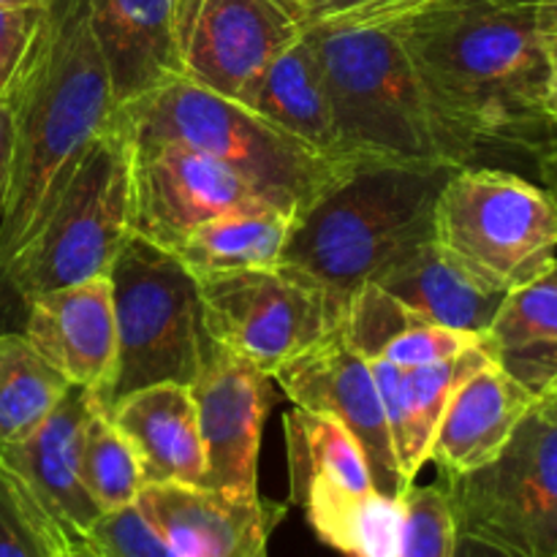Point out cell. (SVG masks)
<instances>
[{"label": "cell", "instance_id": "obj_27", "mask_svg": "<svg viewBox=\"0 0 557 557\" xmlns=\"http://www.w3.org/2000/svg\"><path fill=\"white\" fill-rule=\"evenodd\" d=\"M79 479L101 515L134 506L145 487L136 451L101 408L90 413L82 430Z\"/></svg>", "mask_w": 557, "mask_h": 557}, {"label": "cell", "instance_id": "obj_15", "mask_svg": "<svg viewBox=\"0 0 557 557\" xmlns=\"http://www.w3.org/2000/svg\"><path fill=\"white\" fill-rule=\"evenodd\" d=\"M25 310L22 335L71 386L90 389L101 408L117 370V326L109 275L38 294Z\"/></svg>", "mask_w": 557, "mask_h": 557}, {"label": "cell", "instance_id": "obj_4", "mask_svg": "<svg viewBox=\"0 0 557 557\" xmlns=\"http://www.w3.org/2000/svg\"><path fill=\"white\" fill-rule=\"evenodd\" d=\"M131 141H180L226 166L272 205L302 215L359 158H330L245 103L190 79L169 82L114 109Z\"/></svg>", "mask_w": 557, "mask_h": 557}, {"label": "cell", "instance_id": "obj_41", "mask_svg": "<svg viewBox=\"0 0 557 557\" xmlns=\"http://www.w3.org/2000/svg\"><path fill=\"white\" fill-rule=\"evenodd\" d=\"M60 557H103V555L98 553V549H92L87 542H74L71 547L63 549V555Z\"/></svg>", "mask_w": 557, "mask_h": 557}, {"label": "cell", "instance_id": "obj_6", "mask_svg": "<svg viewBox=\"0 0 557 557\" xmlns=\"http://www.w3.org/2000/svg\"><path fill=\"white\" fill-rule=\"evenodd\" d=\"M433 243L473 283L509 294L557 259V201L500 166H460L433 210Z\"/></svg>", "mask_w": 557, "mask_h": 557}, {"label": "cell", "instance_id": "obj_3", "mask_svg": "<svg viewBox=\"0 0 557 557\" xmlns=\"http://www.w3.org/2000/svg\"><path fill=\"white\" fill-rule=\"evenodd\" d=\"M460 166L359 161L297 215L281 264L319 283L346 310L395 256L433 237V210Z\"/></svg>", "mask_w": 557, "mask_h": 557}, {"label": "cell", "instance_id": "obj_24", "mask_svg": "<svg viewBox=\"0 0 557 557\" xmlns=\"http://www.w3.org/2000/svg\"><path fill=\"white\" fill-rule=\"evenodd\" d=\"M245 107L324 156L348 158L341 150L330 90L308 33H302L272 60L270 69L250 90Z\"/></svg>", "mask_w": 557, "mask_h": 557}, {"label": "cell", "instance_id": "obj_29", "mask_svg": "<svg viewBox=\"0 0 557 557\" xmlns=\"http://www.w3.org/2000/svg\"><path fill=\"white\" fill-rule=\"evenodd\" d=\"M424 324L419 313H413L408 305L392 297L375 283H364L362 288L351 294L346 310H343L341 332L348 346L364 357L368 362L384 357L392 341L408 332L411 326Z\"/></svg>", "mask_w": 557, "mask_h": 557}, {"label": "cell", "instance_id": "obj_7", "mask_svg": "<svg viewBox=\"0 0 557 557\" xmlns=\"http://www.w3.org/2000/svg\"><path fill=\"white\" fill-rule=\"evenodd\" d=\"M131 136L117 114L87 145L74 174L60 190L36 237L5 270L9 288L22 305L90 277L109 275L131 237Z\"/></svg>", "mask_w": 557, "mask_h": 557}, {"label": "cell", "instance_id": "obj_12", "mask_svg": "<svg viewBox=\"0 0 557 557\" xmlns=\"http://www.w3.org/2000/svg\"><path fill=\"white\" fill-rule=\"evenodd\" d=\"M188 389L205 444V487L232 498H261L259 449L275 379L210 341Z\"/></svg>", "mask_w": 557, "mask_h": 557}, {"label": "cell", "instance_id": "obj_22", "mask_svg": "<svg viewBox=\"0 0 557 557\" xmlns=\"http://www.w3.org/2000/svg\"><path fill=\"white\" fill-rule=\"evenodd\" d=\"M370 283L389 292L424 321L468 335H487L506 294L487 292L457 270L433 237L411 245L389 261Z\"/></svg>", "mask_w": 557, "mask_h": 557}, {"label": "cell", "instance_id": "obj_18", "mask_svg": "<svg viewBox=\"0 0 557 557\" xmlns=\"http://www.w3.org/2000/svg\"><path fill=\"white\" fill-rule=\"evenodd\" d=\"M190 0H87L114 103L136 101L183 76V25Z\"/></svg>", "mask_w": 557, "mask_h": 557}, {"label": "cell", "instance_id": "obj_37", "mask_svg": "<svg viewBox=\"0 0 557 557\" xmlns=\"http://www.w3.org/2000/svg\"><path fill=\"white\" fill-rule=\"evenodd\" d=\"M539 174V185L553 194V199L557 201V117L553 120V131H549V139L544 145V150L539 152V158L533 161Z\"/></svg>", "mask_w": 557, "mask_h": 557}, {"label": "cell", "instance_id": "obj_8", "mask_svg": "<svg viewBox=\"0 0 557 557\" xmlns=\"http://www.w3.org/2000/svg\"><path fill=\"white\" fill-rule=\"evenodd\" d=\"M117 370L101 403L109 413L123 397L156 384H194L210 335L201 319L196 275L169 250L131 234L112 270Z\"/></svg>", "mask_w": 557, "mask_h": 557}, {"label": "cell", "instance_id": "obj_43", "mask_svg": "<svg viewBox=\"0 0 557 557\" xmlns=\"http://www.w3.org/2000/svg\"><path fill=\"white\" fill-rule=\"evenodd\" d=\"M547 400L553 403V406L557 408V389H555V392H549V395H547Z\"/></svg>", "mask_w": 557, "mask_h": 557}, {"label": "cell", "instance_id": "obj_5", "mask_svg": "<svg viewBox=\"0 0 557 557\" xmlns=\"http://www.w3.org/2000/svg\"><path fill=\"white\" fill-rule=\"evenodd\" d=\"M341 150L362 161L468 166L395 30L310 27Z\"/></svg>", "mask_w": 557, "mask_h": 557}, {"label": "cell", "instance_id": "obj_2", "mask_svg": "<svg viewBox=\"0 0 557 557\" xmlns=\"http://www.w3.org/2000/svg\"><path fill=\"white\" fill-rule=\"evenodd\" d=\"M14 172L0 215V283L36 237L87 145L112 123L114 92L87 0H52L14 90Z\"/></svg>", "mask_w": 557, "mask_h": 557}, {"label": "cell", "instance_id": "obj_11", "mask_svg": "<svg viewBox=\"0 0 557 557\" xmlns=\"http://www.w3.org/2000/svg\"><path fill=\"white\" fill-rule=\"evenodd\" d=\"M131 232L163 250L223 212L267 201L226 166L180 141H131Z\"/></svg>", "mask_w": 557, "mask_h": 557}, {"label": "cell", "instance_id": "obj_19", "mask_svg": "<svg viewBox=\"0 0 557 557\" xmlns=\"http://www.w3.org/2000/svg\"><path fill=\"white\" fill-rule=\"evenodd\" d=\"M92 411H98L92 392L69 386L58 408L27 438L0 446V462L22 479L71 542H82L101 517L79 479L82 430Z\"/></svg>", "mask_w": 557, "mask_h": 557}, {"label": "cell", "instance_id": "obj_42", "mask_svg": "<svg viewBox=\"0 0 557 557\" xmlns=\"http://www.w3.org/2000/svg\"><path fill=\"white\" fill-rule=\"evenodd\" d=\"M52 0H0V5H30V9H47Z\"/></svg>", "mask_w": 557, "mask_h": 557}, {"label": "cell", "instance_id": "obj_39", "mask_svg": "<svg viewBox=\"0 0 557 557\" xmlns=\"http://www.w3.org/2000/svg\"><path fill=\"white\" fill-rule=\"evenodd\" d=\"M455 557H506V555H500L498 549L487 547V544H482V542H473V539H466V536H460V539H457V549H455Z\"/></svg>", "mask_w": 557, "mask_h": 557}, {"label": "cell", "instance_id": "obj_31", "mask_svg": "<svg viewBox=\"0 0 557 557\" xmlns=\"http://www.w3.org/2000/svg\"><path fill=\"white\" fill-rule=\"evenodd\" d=\"M400 498L370 493L330 539V547L348 557H400Z\"/></svg>", "mask_w": 557, "mask_h": 557}, {"label": "cell", "instance_id": "obj_30", "mask_svg": "<svg viewBox=\"0 0 557 557\" xmlns=\"http://www.w3.org/2000/svg\"><path fill=\"white\" fill-rule=\"evenodd\" d=\"M400 557H455L460 533L444 479L424 487L408 484L400 495Z\"/></svg>", "mask_w": 557, "mask_h": 557}, {"label": "cell", "instance_id": "obj_13", "mask_svg": "<svg viewBox=\"0 0 557 557\" xmlns=\"http://www.w3.org/2000/svg\"><path fill=\"white\" fill-rule=\"evenodd\" d=\"M275 386L297 408L326 413L354 433L373 471L375 490L400 498L406 482L397 468L389 424L373 368L343 337L341 326L275 370Z\"/></svg>", "mask_w": 557, "mask_h": 557}, {"label": "cell", "instance_id": "obj_25", "mask_svg": "<svg viewBox=\"0 0 557 557\" xmlns=\"http://www.w3.org/2000/svg\"><path fill=\"white\" fill-rule=\"evenodd\" d=\"M294 221V212L270 201H256L201 223L169 253L177 256L196 277L272 267L286 250Z\"/></svg>", "mask_w": 557, "mask_h": 557}, {"label": "cell", "instance_id": "obj_34", "mask_svg": "<svg viewBox=\"0 0 557 557\" xmlns=\"http://www.w3.org/2000/svg\"><path fill=\"white\" fill-rule=\"evenodd\" d=\"M479 343H484V337L468 335V332H457L449 330V326H438L424 321V324L411 326V330L403 332L397 341H392L381 359H386V362H392L400 370H419L430 368V364L457 359L460 354L479 346Z\"/></svg>", "mask_w": 557, "mask_h": 557}, {"label": "cell", "instance_id": "obj_28", "mask_svg": "<svg viewBox=\"0 0 557 557\" xmlns=\"http://www.w3.org/2000/svg\"><path fill=\"white\" fill-rule=\"evenodd\" d=\"M71 544L36 495L0 462V557H60Z\"/></svg>", "mask_w": 557, "mask_h": 557}, {"label": "cell", "instance_id": "obj_32", "mask_svg": "<svg viewBox=\"0 0 557 557\" xmlns=\"http://www.w3.org/2000/svg\"><path fill=\"white\" fill-rule=\"evenodd\" d=\"M297 20L310 27H381L417 14L435 0H281Z\"/></svg>", "mask_w": 557, "mask_h": 557}, {"label": "cell", "instance_id": "obj_1", "mask_svg": "<svg viewBox=\"0 0 557 557\" xmlns=\"http://www.w3.org/2000/svg\"><path fill=\"white\" fill-rule=\"evenodd\" d=\"M386 27L468 166L536 161L553 131L539 0H435Z\"/></svg>", "mask_w": 557, "mask_h": 557}, {"label": "cell", "instance_id": "obj_26", "mask_svg": "<svg viewBox=\"0 0 557 557\" xmlns=\"http://www.w3.org/2000/svg\"><path fill=\"white\" fill-rule=\"evenodd\" d=\"M69 381L22 332L0 335V446L27 438L69 392Z\"/></svg>", "mask_w": 557, "mask_h": 557}, {"label": "cell", "instance_id": "obj_40", "mask_svg": "<svg viewBox=\"0 0 557 557\" xmlns=\"http://www.w3.org/2000/svg\"><path fill=\"white\" fill-rule=\"evenodd\" d=\"M544 52H547L549 60V112H553V120L557 117V41L544 44Z\"/></svg>", "mask_w": 557, "mask_h": 557}, {"label": "cell", "instance_id": "obj_10", "mask_svg": "<svg viewBox=\"0 0 557 557\" xmlns=\"http://www.w3.org/2000/svg\"><path fill=\"white\" fill-rule=\"evenodd\" d=\"M196 283L210 341L270 375L343 321V310L319 283L281 261L199 275Z\"/></svg>", "mask_w": 557, "mask_h": 557}, {"label": "cell", "instance_id": "obj_21", "mask_svg": "<svg viewBox=\"0 0 557 557\" xmlns=\"http://www.w3.org/2000/svg\"><path fill=\"white\" fill-rule=\"evenodd\" d=\"M107 417L136 451L145 484L205 487V444L188 386H147L123 397Z\"/></svg>", "mask_w": 557, "mask_h": 557}, {"label": "cell", "instance_id": "obj_20", "mask_svg": "<svg viewBox=\"0 0 557 557\" xmlns=\"http://www.w3.org/2000/svg\"><path fill=\"white\" fill-rule=\"evenodd\" d=\"M536 397L487 359L455 389L430 444L441 476H462L500 455Z\"/></svg>", "mask_w": 557, "mask_h": 557}, {"label": "cell", "instance_id": "obj_33", "mask_svg": "<svg viewBox=\"0 0 557 557\" xmlns=\"http://www.w3.org/2000/svg\"><path fill=\"white\" fill-rule=\"evenodd\" d=\"M82 542L103 557H180L136 504L98 517Z\"/></svg>", "mask_w": 557, "mask_h": 557}, {"label": "cell", "instance_id": "obj_14", "mask_svg": "<svg viewBox=\"0 0 557 557\" xmlns=\"http://www.w3.org/2000/svg\"><path fill=\"white\" fill-rule=\"evenodd\" d=\"M302 36L281 0H190L183 76L245 103L272 60Z\"/></svg>", "mask_w": 557, "mask_h": 557}, {"label": "cell", "instance_id": "obj_17", "mask_svg": "<svg viewBox=\"0 0 557 557\" xmlns=\"http://www.w3.org/2000/svg\"><path fill=\"white\" fill-rule=\"evenodd\" d=\"M292 500L299 504L321 542H330L346 517L375 493L373 471L348 428L326 413L294 406L283 417Z\"/></svg>", "mask_w": 557, "mask_h": 557}, {"label": "cell", "instance_id": "obj_16", "mask_svg": "<svg viewBox=\"0 0 557 557\" xmlns=\"http://www.w3.org/2000/svg\"><path fill=\"white\" fill-rule=\"evenodd\" d=\"M136 506L180 557H270L267 542L286 511L190 484H145Z\"/></svg>", "mask_w": 557, "mask_h": 557}, {"label": "cell", "instance_id": "obj_36", "mask_svg": "<svg viewBox=\"0 0 557 557\" xmlns=\"http://www.w3.org/2000/svg\"><path fill=\"white\" fill-rule=\"evenodd\" d=\"M14 103L11 98H0V215L5 210L11 188V172H14Z\"/></svg>", "mask_w": 557, "mask_h": 557}, {"label": "cell", "instance_id": "obj_35", "mask_svg": "<svg viewBox=\"0 0 557 557\" xmlns=\"http://www.w3.org/2000/svg\"><path fill=\"white\" fill-rule=\"evenodd\" d=\"M47 9L0 5V98L14 90L25 60L36 44Z\"/></svg>", "mask_w": 557, "mask_h": 557}, {"label": "cell", "instance_id": "obj_23", "mask_svg": "<svg viewBox=\"0 0 557 557\" xmlns=\"http://www.w3.org/2000/svg\"><path fill=\"white\" fill-rule=\"evenodd\" d=\"M484 346L536 400L557 389V259L547 272L506 294Z\"/></svg>", "mask_w": 557, "mask_h": 557}, {"label": "cell", "instance_id": "obj_9", "mask_svg": "<svg viewBox=\"0 0 557 557\" xmlns=\"http://www.w3.org/2000/svg\"><path fill=\"white\" fill-rule=\"evenodd\" d=\"M441 479L460 536L506 557H557V408L547 397L495 460Z\"/></svg>", "mask_w": 557, "mask_h": 557}, {"label": "cell", "instance_id": "obj_38", "mask_svg": "<svg viewBox=\"0 0 557 557\" xmlns=\"http://www.w3.org/2000/svg\"><path fill=\"white\" fill-rule=\"evenodd\" d=\"M539 36L544 44L557 41V0H539Z\"/></svg>", "mask_w": 557, "mask_h": 557}]
</instances>
